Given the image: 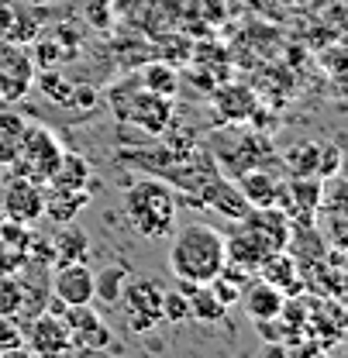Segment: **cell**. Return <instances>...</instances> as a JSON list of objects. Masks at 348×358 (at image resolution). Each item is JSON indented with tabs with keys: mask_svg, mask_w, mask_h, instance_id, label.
I'll return each instance as SVG.
<instances>
[{
	"mask_svg": "<svg viewBox=\"0 0 348 358\" xmlns=\"http://www.w3.org/2000/svg\"><path fill=\"white\" fill-rule=\"evenodd\" d=\"M169 241V268L176 279H190V282H211L228 262L224 252V234L214 224L190 221L179 224Z\"/></svg>",
	"mask_w": 348,
	"mask_h": 358,
	"instance_id": "1",
	"label": "cell"
},
{
	"mask_svg": "<svg viewBox=\"0 0 348 358\" xmlns=\"http://www.w3.org/2000/svg\"><path fill=\"white\" fill-rule=\"evenodd\" d=\"M176 193L162 179H134L125 193V217L145 241H166L176 231Z\"/></svg>",
	"mask_w": 348,
	"mask_h": 358,
	"instance_id": "2",
	"label": "cell"
},
{
	"mask_svg": "<svg viewBox=\"0 0 348 358\" xmlns=\"http://www.w3.org/2000/svg\"><path fill=\"white\" fill-rule=\"evenodd\" d=\"M66 155V145L55 138V131H48L42 124H25L21 131V141H18V152H14V173L35 179V182H48L52 173L59 169Z\"/></svg>",
	"mask_w": 348,
	"mask_h": 358,
	"instance_id": "3",
	"label": "cell"
},
{
	"mask_svg": "<svg viewBox=\"0 0 348 358\" xmlns=\"http://www.w3.org/2000/svg\"><path fill=\"white\" fill-rule=\"evenodd\" d=\"M162 293L166 289L155 279H145V275L131 279L128 275L118 307H121V313H125V320H128V327L134 334H148V331H155L162 324Z\"/></svg>",
	"mask_w": 348,
	"mask_h": 358,
	"instance_id": "4",
	"label": "cell"
},
{
	"mask_svg": "<svg viewBox=\"0 0 348 358\" xmlns=\"http://www.w3.org/2000/svg\"><path fill=\"white\" fill-rule=\"evenodd\" d=\"M121 93H125V100L121 96H111V103H114V114L121 117V121H134V124H141L145 131L159 134L169 128V96H155V93H148V90L141 87V83H121Z\"/></svg>",
	"mask_w": 348,
	"mask_h": 358,
	"instance_id": "5",
	"label": "cell"
},
{
	"mask_svg": "<svg viewBox=\"0 0 348 358\" xmlns=\"http://www.w3.org/2000/svg\"><path fill=\"white\" fill-rule=\"evenodd\" d=\"M66 331H69V345L73 352H107L114 345V331L107 327V320L93 310V303L80 307H62L59 310Z\"/></svg>",
	"mask_w": 348,
	"mask_h": 358,
	"instance_id": "6",
	"label": "cell"
},
{
	"mask_svg": "<svg viewBox=\"0 0 348 358\" xmlns=\"http://www.w3.org/2000/svg\"><path fill=\"white\" fill-rule=\"evenodd\" d=\"M0 214L21 224H35L45 217V186L35 179L11 173L0 193Z\"/></svg>",
	"mask_w": 348,
	"mask_h": 358,
	"instance_id": "7",
	"label": "cell"
},
{
	"mask_svg": "<svg viewBox=\"0 0 348 358\" xmlns=\"http://www.w3.org/2000/svg\"><path fill=\"white\" fill-rule=\"evenodd\" d=\"M21 345H25V352L42 355V358L69 355V352H73L69 331H66L62 317L52 310H42V313H35V317H28V324H25V331H21Z\"/></svg>",
	"mask_w": 348,
	"mask_h": 358,
	"instance_id": "8",
	"label": "cell"
},
{
	"mask_svg": "<svg viewBox=\"0 0 348 358\" xmlns=\"http://www.w3.org/2000/svg\"><path fill=\"white\" fill-rule=\"evenodd\" d=\"M48 289L59 303L80 307L93 303V268L87 262H62L48 268Z\"/></svg>",
	"mask_w": 348,
	"mask_h": 358,
	"instance_id": "9",
	"label": "cell"
},
{
	"mask_svg": "<svg viewBox=\"0 0 348 358\" xmlns=\"http://www.w3.org/2000/svg\"><path fill=\"white\" fill-rule=\"evenodd\" d=\"M242 224L252 234H259L262 245L269 252H283L290 245V234H293V224H290V217L279 207H249V214L242 217Z\"/></svg>",
	"mask_w": 348,
	"mask_h": 358,
	"instance_id": "10",
	"label": "cell"
},
{
	"mask_svg": "<svg viewBox=\"0 0 348 358\" xmlns=\"http://www.w3.org/2000/svg\"><path fill=\"white\" fill-rule=\"evenodd\" d=\"M224 252H228V262H238V266L249 268V272H259V266L272 255V252L262 245L259 234H252L242 221L224 234Z\"/></svg>",
	"mask_w": 348,
	"mask_h": 358,
	"instance_id": "11",
	"label": "cell"
},
{
	"mask_svg": "<svg viewBox=\"0 0 348 358\" xmlns=\"http://www.w3.org/2000/svg\"><path fill=\"white\" fill-rule=\"evenodd\" d=\"M238 303L245 307V313H249L252 320H269V317H279L283 303H286V293L276 289L272 282H265L262 275H252V279L245 282Z\"/></svg>",
	"mask_w": 348,
	"mask_h": 358,
	"instance_id": "12",
	"label": "cell"
},
{
	"mask_svg": "<svg viewBox=\"0 0 348 358\" xmlns=\"http://www.w3.org/2000/svg\"><path fill=\"white\" fill-rule=\"evenodd\" d=\"M235 186L242 189V196L249 200V207H272L279 189H283V179L276 173H269L265 166H252L245 173L235 176Z\"/></svg>",
	"mask_w": 348,
	"mask_h": 358,
	"instance_id": "13",
	"label": "cell"
},
{
	"mask_svg": "<svg viewBox=\"0 0 348 358\" xmlns=\"http://www.w3.org/2000/svg\"><path fill=\"white\" fill-rule=\"evenodd\" d=\"M256 275H262L265 282H272L276 289H283L286 296H297L300 289H304V279H300V262L283 248V252H272L265 262L259 266V272Z\"/></svg>",
	"mask_w": 348,
	"mask_h": 358,
	"instance_id": "14",
	"label": "cell"
},
{
	"mask_svg": "<svg viewBox=\"0 0 348 358\" xmlns=\"http://www.w3.org/2000/svg\"><path fill=\"white\" fill-rule=\"evenodd\" d=\"M90 189H48L45 186V217L59 224H69L76 221V214L90 203Z\"/></svg>",
	"mask_w": 348,
	"mask_h": 358,
	"instance_id": "15",
	"label": "cell"
},
{
	"mask_svg": "<svg viewBox=\"0 0 348 358\" xmlns=\"http://www.w3.org/2000/svg\"><path fill=\"white\" fill-rule=\"evenodd\" d=\"M204 200H207V207H214L218 214L231 217V221H242L249 214V200L242 196V189L231 179H224V176H218L211 182V189L204 193Z\"/></svg>",
	"mask_w": 348,
	"mask_h": 358,
	"instance_id": "16",
	"label": "cell"
},
{
	"mask_svg": "<svg viewBox=\"0 0 348 358\" xmlns=\"http://www.w3.org/2000/svg\"><path fill=\"white\" fill-rule=\"evenodd\" d=\"M48 189H90L93 193V176H90V162L76 152H66L59 169L45 182Z\"/></svg>",
	"mask_w": 348,
	"mask_h": 358,
	"instance_id": "17",
	"label": "cell"
},
{
	"mask_svg": "<svg viewBox=\"0 0 348 358\" xmlns=\"http://www.w3.org/2000/svg\"><path fill=\"white\" fill-rule=\"evenodd\" d=\"M214 103H218L221 117L224 121H249V117H256V93L249 87H242V83H235V87H221L214 93Z\"/></svg>",
	"mask_w": 348,
	"mask_h": 358,
	"instance_id": "18",
	"label": "cell"
},
{
	"mask_svg": "<svg viewBox=\"0 0 348 358\" xmlns=\"http://www.w3.org/2000/svg\"><path fill=\"white\" fill-rule=\"evenodd\" d=\"M52 252H55V266H62V262H87V255H90L87 231L76 227V224H66V227L55 234Z\"/></svg>",
	"mask_w": 348,
	"mask_h": 358,
	"instance_id": "19",
	"label": "cell"
},
{
	"mask_svg": "<svg viewBox=\"0 0 348 358\" xmlns=\"http://www.w3.org/2000/svg\"><path fill=\"white\" fill-rule=\"evenodd\" d=\"M128 275V266H104L100 272H93V300H100L104 307H118Z\"/></svg>",
	"mask_w": 348,
	"mask_h": 358,
	"instance_id": "20",
	"label": "cell"
},
{
	"mask_svg": "<svg viewBox=\"0 0 348 358\" xmlns=\"http://www.w3.org/2000/svg\"><path fill=\"white\" fill-rule=\"evenodd\" d=\"M190 317L200 320V324H221L228 317V307L214 296V289L207 282H197L193 293H190Z\"/></svg>",
	"mask_w": 348,
	"mask_h": 358,
	"instance_id": "21",
	"label": "cell"
},
{
	"mask_svg": "<svg viewBox=\"0 0 348 358\" xmlns=\"http://www.w3.org/2000/svg\"><path fill=\"white\" fill-rule=\"evenodd\" d=\"M141 87L148 90V93H155V96H169L173 100L176 90H179V73H176L169 62H148L145 69H141Z\"/></svg>",
	"mask_w": 348,
	"mask_h": 358,
	"instance_id": "22",
	"label": "cell"
},
{
	"mask_svg": "<svg viewBox=\"0 0 348 358\" xmlns=\"http://www.w3.org/2000/svg\"><path fill=\"white\" fill-rule=\"evenodd\" d=\"M317 155H321V141H297L293 148H286L283 166L290 176H317Z\"/></svg>",
	"mask_w": 348,
	"mask_h": 358,
	"instance_id": "23",
	"label": "cell"
},
{
	"mask_svg": "<svg viewBox=\"0 0 348 358\" xmlns=\"http://www.w3.org/2000/svg\"><path fill=\"white\" fill-rule=\"evenodd\" d=\"M25 117H18L14 110H0V162L11 166L14 162V152H18V141L25 131Z\"/></svg>",
	"mask_w": 348,
	"mask_h": 358,
	"instance_id": "24",
	"label": "cell"
},
{
	"mask_svg": "<svg viewBox=\"0 0 348 358\" xmlns=\"http://www.w3.org/2000/svg\"><path fill=\"white\" fill-rule=\"evenodd\" d=\"M317 231L324 238L328 248H338V252H348V214H331V210H317Z\"/></svg>",
	"mask_w": 348,
	"mask_h": 358,
	"instance_id": "25",
	"label": "cell"
},
{
	"mask_svg": "<svg viewBox=\"0 0 348 358\" xmlns=\"http://www.w3.org/2000/svg\"><path fill=\"white\" fill-rule=\"evenodd\" d=\"M317 210H331V214H348V179L331 176L321 186V207Z\"/></svg>",
	"mask_w": 348,
	"mask_h": 358,
	"instance_id": "26",
	"label": "cell"
},
{
	"mask_svg": "<svg viewBox=\"0 0 348 358\" xmlns=\"http://www.w3.org/2000/svg\"><path fill=\"white\" fill-rule=\"evenodd\" d=\"M35 83H39V90H42L52 103H69V100H73V83L62 80L55 69H42Z\"/></svg>",
	"mask_w": 348,
	"mask_h": 358,
	"instance_id": "27",
	"label": "cell"
},
{
	"mask_svg": "<svg viewBox=\"0 0 348 358\" xmlns=\"http://www.w3.org/2000/svg\"><path fill=\"white\" fill-rule=\"evenodd\" d=\"M21 313V282L18 272H0V317Z\"/></svg>",
	"mask_w": 348,
	"mask_h": 358,
	"instance_id": "28",
	"label": "cell"
},
{
	"mask_svg": "<svg viewBox=\"0 0 348 358\" xmlns=\"http://www.w3.org/2000/svg\"><path fill=\"white\" fill-rule=\"evenodd\" d=\"M342 166H345V152H342V145L324 141V145H321V155H317V176L321 179L342 176Z\"/></svg>",
	"mask_w": 348,
	"mask_h": 358,
	"instance_id": "29",
	"label": "cell"
},
{
	"mask_svg": "<svg viewBox=\"0 0 348 358\" xmlns=\"http://www.w3.org/2000/svg\"><path fill=\"white\" fill-rule=\"evenodd\" d=\"M162 320H173V324L190 320V296L183 289H166L162 293Z\"/></svg>",
	"mask_w": 348,
	"mask_h": 358,
	"instance_id": "30",
	"label": "cell"
},
{
	"mask_svg": "<svg viewBox=\"0 0 348 358\" xmlns=\"http://www.w3.org/2000/svg\"><path fill=\"white\" fill-rule=\"evenodd\" d=\"M207 286L214 289V296H218V300L224 303V307H228V310H231V307H235V303L242 300V286H238V282H231V279H224V275H214V279H211Z\"/></svg>",
	"mask_w": 348,
	"mask_h": 358,
	"instance_id": "31",
	"label": "cell"
},
{
	"mask_svg": "<svg viewBox=\"0 0 348 358\" xmlns=\"http://www.w3.org/2000/svg\"><path fill=\"white\" fill-rule=\"evenodd\" d=\"M59 59H66V48H62V45L48 42V38L39 42V66H42V69H55V62H59Z\"/></svg>",
	"mask_w": 348,
	"mask_h": 358,
	"instance_id": "32",
	"label": "cell"
}]
</instances>
